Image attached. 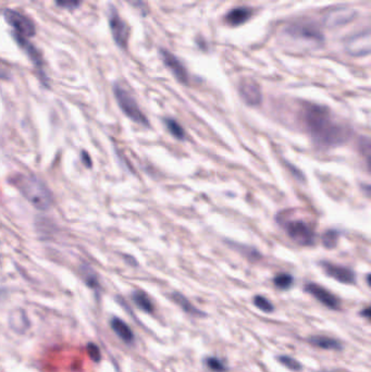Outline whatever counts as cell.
<instances>
[{"instance_id":"9c48e42d","label":"cell","mask_w":371,"mask_h":372,"mask_svg":"<svg viewBox=\"0 0 371 372\" xmlns=\"http://www.w3.org/2000/svg\"><path fill=\"white\" fill-rule=\"evenodd\" d=\"M287 32L290 35L294 37H298V39H305L313 42H322L323 36L320 30L316 27L315 24L309 22H298L291 24L287 29Z\"/></svg>"},{"instance_id":"ffe728a7","label":"cell","mask_w":371,"mask_h":372,"mask_svg":"<svg viewBox=\"0 0 371 372\" xmlns=\"http://www.w3.org/2000/svg\"><path fill=\"white\" fill-rule=\"evenodd\" d=\"M357 147L364 162H366L369 172L371 173V140L366 137H361L357 143Z\"/></svg>"},{"instance_id":"ac0fdd59","label":"cell","mask_w":371,"mask_h":372,"mask_svg":"<svg viewBox=\"0 0 371 372\" xmlns=\"http://www.w3.org/2000/svg\"><path fill=\"white\" fill-rule=\"evenodd\" d=\"M132 298H133V301L135 302V305L141 308L142 310L145 312H153L154 311V305L152 300L149 299L146 293H144L143 291H136L133 294H132Z\"/></svg>"},{"instance_id":"52a82bcc","label":"cell","mask_w":371,"mask_h":372,"mask_svg":"<svg viewBox=\"0 0 371 372\" xmlns=\"http://www.w3.org/2000/svg\"><path fill=\"white\" fill-rule=\"evenodd\" d=\"M238 92L245 103L249 106H259L262 102V94L259 84L250 78H245L240 82Z\"/></svg>"},{"instance_id":"83f0119b","label":"cell","mask_w":371,"mask_h":372,"mask_svg":"<svg viewBox=\"0 0 371 372\" xmlns=\"http://www.w3.org/2000/svg\"><path fill=\"white\" fill-rule=\"evenodd\" d=\"M56 4L59 6V7L64 8V9H70L74 10L80 7L81 5V0H55Z\"/></svg>"},{"instance_id":"4fadbf2b","label":"cell","mask_w":371,"mask_h":372,"mask_svg":"<svg viewBox=\"0 0 371 372\" xmlns=\"http://www.w3.org/2000/svg\"><path fill=\"white\" fill-rule=\"evenodd\" d=\"M161 58L163 60V64H165L169 69L170 71L173 73V75L179 82L181 83L187 84L188 82V74L185 67L183 64L171 53H169L168 50H161Z\"/></svg>"},{"instance_id":"7402d4cb","label":"cell","mask_w":371,"mask_h":372,"mask_svg":"<svg viewBox=\"0 0 371 372\" xmlns=\"http://www.w3.org/2000/svg\"><path fill=\"white\" fill-rule=\"evenodd\" d=\"M82 275H83V279L85 283L89 285L91 288H98L99 287V281L97 274L94 272V271L90 267H84L82 269Z\"/></svg>"},{"instance_id":"484cf974","label":"cell","mask_w":371,"mask_h":372,"mask_svg":"<svg viewBox=\"0 0 371 372\" xmlns=\"http://www.w3.org/2000/svg\"><path fill=\"white\" fill-rule=\"evenodd\" d=\"M279 361H280L282 364H284L286 368L291 369V370H293V371H299V370L301 369L300 363H299L297 360H295V359L292 358V357H288V356H280V357H279Z\"/></svg>"},{"instance_id":"603a6c76","label":"cell","mask_w":371,"mask_h":372,"mask_svg":"<svg viewBox=\"0 0 371 372\" xmlns=\"http://www.w3.org/2000/svg\"><path fill=\"white\" fill-rule=\"evenodd\" d=\"M273 283L280 289H287L293 284V276L288 273H281L274 277Z\"/></svg>"},{"instance_id":"7c38bea8","label":"cell","mask_w":371,"mask_h":372,"mask_svg":"<svg viewBox=\"0 0 371 372\" xmlns=\"http://www.w3.org/2000/svg\"><path fill=\"white\" fill-rule=\"evenodd\" d=\"M321 267L326 274L338 282L345 283V284H353V283H355V273L346 267L337 266V264L326 261L321 262Z\"/></svg>"},{"instance_id":"5b68a950","label":"cell","mask_w":371,"mask_h":372,"mask_svg":"<svg viewBox=\"0 0 371 372\" xmlns=\"http://www.w3.org/2000/svg\"><path fill=\"white\" fill-rule=\"evenodd\" d=\"M5 20L14 29L12 35L21 36L24 39H30L35 35V25L31 19L25 17L16 10L6 9L4 11Z\"/></svg>"},{"instance_id":"f546056e","label":"cell","mask_w":371,"mask_h":372,"mask_svg":"<svg viewBox=\"0 0 371 372\" xmlns=\"http://www.w3.org/2000/svg\"><path fill=\"white\" fill-rule=\"evenodd\" d=\"M82 158H83V162L85 163V166H87V167L92 166L91 158H90V156H89V154L86 153V151H83V153H82Z\"/></svg>"},{"instance_id":"3957f363","label":"cell","mask_w":371,"mask_h":372,"mask_svg":"<svg viewBox=\"0 0 371 372\" xmlns=\"http://www.w3.org/2000/svg\"><path fill=\"white\" fill-rule=\"evenodd\" d=\"M113 93H115L119 107L124 112L125 116H128L132 121L138 124H142L144 127H149V121L146 116L144 115L143 111L140 109V106L137 105L136 100L128 91H125L120 85H115Z\"/></svg>"},{"instance_id":"8992f818","label":"cell","mask_w":371,"mask_h":372,"mask_svg":"<svg viewBox=\"0 0 371 372\" xmlns=\"http://www.w3.org/2000/svg\"><path fill=\"white\" fill-rule=\"evenodd\" d=\"M109 27L113 40H115L117 45L121 48H127L130 37V29L115 8L110 10Z\"/></svg>"},{"instance_id":"277c9868","label":"cell","mask_w":371,"mask_h":372,"mask_svg":"<svg viewBox=\"0 0 371 372\" xmlns=\"http://www.w3.org/2000/svg\"><path fill=\"white\" fill-rule=\"evenodd\" d=\"M282 223L288 237L300 246H310L315 243V232L303 220H285Z\"/></svg>"},{"instance_id":"ba28073f","label":"cell","mask_w":371,"mask_h":372,"mask_svg":"<svg viewBox=\"0 0 371 372\" xmlns=\"http://www.w3.org/2000/svg\"><path fill=\"white\" fill-rule=\"evenodd\" d=\"M14 37H15V40H16L18 45L24 50L25 54L29 56V58L31 59V61L33 62V65L35 66L37 73H39L40 79L42 80L43 83L47 85V78H46V74H45V72H44V69H43L44 65H43V58H42L41 53L36 49V47L34 45H32V44L29 42V39H24V37L17 36V35H14Z\"/></svg>"},{"instance_id":"e0dca14e","label":"cell","mask_w":371,"mask_h":372,"mask_svg":"<svg viewBox=\"0 0 371 372\" xmlns=\"http://www.w3.org/2000/svg\"><path fill=\"white\" fill-rule=\"evenodd\" d=\"M309 343L313 346H317L319 348L323 349H332V350H341L342 344L338 340L331 338L328 336H311L309 339Z\"/></svg>"},{"instance_id":"44dd1931","label":"cell","mask_w":371,"mask_h":372,"mask_svg":"<svg viewBox=\"0 0 371 372\" xmlns=\"http://www.w3.org/2000/svg\"><path fill=\"white\" fill-rule=\"evenodd\" d=\"M166 125H167V129L168 131L171 133L175 138H178V140H184L185 137V131L184 129L181 127V125L175 121V120H172V119H167L166 120Z\"/></svg>"},{"instance_id":"9a60e30c","label":"cell","mask_w":371,"mask_h":372,"mask_svg":"<svg viewBox=\"0 0 371 372\" xmlns=\"http://www.w3.org/2000/svg\"><path fill=\"white\" fill-rule=\"evenodd\" d=\"M110 325H111V329L115 331V333L123 340V342L129 343V344L133 342L134 333L123 320L116 318V317L112 318L110 321Z\"/></svg>"},{"instance_id":"2e32d148","label":"cell","mask_w":371,"mask_h":372,"mask_svg":"<svg viewBox=\"0 0 371 372\" xmlns=\"http://www.w3.org/2000/svg\"><path fill=\"white\" fill-rule=\"evenodd\" d=\"M353 18V12L348 9H336L331 11L326 18V22L331 27H335V25L345 24Z\"/></svg>"},{"instance_id":"d6a6232c","label":"cell","mask_w":371,"mask_h":372,"mask_svg":"<svg viewBox=\"0 0 371 372\" xmlns=\"http://www.w3.org/2000/svg\"><path fill=\"white\" fill-rule=\"evenodd\" d=\"M364 190H366L369 194H371V186H367V187H364Z\"/></svg>"},{"instance_id":"5bb4252c","label":"cell","mask_w":371,"mask_h":372,"mask_svg":"<svg viewBox=\"0 0 371 372\" xmlns=\"http://www.w3.org/2000/svg\"><path fill=\"white\" fill-rule=\"evenodd\" d=\"M251 15H253V11L247 7L234 8L229 11L228 15L225 16V22L231 27H238V25L248 21Z\"/></svg>"},{"instance_id":"4316f807","label":"cell","mask_w":371,"mask_h":372,"mask_svg":"<svg viewBox=\"0 0 371 372\" xmlns=\"http://www.w3.org/2000/svg\"><path fill=\"white\" fill-rule=\"evenodd\" d=\"M206 364H207V367L211 369L212 371H215V372H225L226 371V368L224 367V364L221 361H220L218 358H215V357L207 358L206 359Z\"/></svg>"},{"instance_id":"cb8c5ba5","label":"cell","mask_w":371,"mask_h":372,"mask_svg":"<svg viewBox=\"0 0 371 372\" xmlns=\"http://www.w3.org/2000/svg\"><path fill=\"white\" fill-rule=\"evenodd\" d=\"M337 237H338V233L336 231L330 230V231L324 232V234L321 237V241H322L324 247L329 248V249L334 248L336 242H337Z\"/></svg>"},{"instance_id":"d6986e66","label":"cell","mask_w":371,"mask_h":372,"mask_svg":"<svg viewBox=\"0 0 371 372\" xmlns=\"http://www.w3.org/2000/svg\"><path fill=\"white\" fill-rule=\"evenodd\" d=\"M172 298L182 309H183L185 312L191 313V314H193V316H198V317L204 316V313L200 310H198L196 307H194L190 302V300H188L186 297H184V296L182 294L174 293V294H172Z\"/></svg>"},{"instance_id":"6da1fadb","label":"cell","mask_w":371,"mask_h":372,"mask_svg":"<svg viewBox=\"0 0 371 372\" xmlns=\"http://www.w3.org/2000/svg\"><path fill=\"white\" fill-rule=\"evenodd\" d=\"M301 122L313 144L321 149H331L347 142L350 130L324 106L308 103L301 110Z\"/></svg>"},{"instance_id":"30bf717a","label":"cell","mask_w":371,"mask_h":372,"mask_svg":"<svg viewBox=\"0 0 371 372\" xmlns=\"http://www.w3.org/2000/svg\"><path fill=\"white\" fill-rule=\"evenodd\" d=\"M346 49L353 56L371 54V31L351 37L346 44Z\"/></svg>"},{"instance_id":"d4e9b609","label":"cell","mask_w":371,"mask_h":372,"mask_svg":"<svg viewBox=\"0 0 371 372\" xmlns=\"http://www.w3.org/2000/svg\"><path fill=\"white\" fill-rule=\"evenodd\" d=\"M254 304L257 308H259L260 310L265 312H271L273 310V306L267 298L262 297V296H255L254 298Z\"/></svg>"},{"instance_id":"7a4b0ae2","label":"cell","mask_w":371,"mask_h":372,"mask_svg":"<svg viewBox=\"0 0 371 372\" xmlns=\"http://www.w3.org/2000/svg\"><path fill=\"white\" fill-rule=\"evenodd\" d=\"M12 183L36 209L47 210L52 207L53 194L45 183L36 175L18 174Z\"/></svg>"},{"instance_id":"1f68e13d","label":"cell","mask_w":371,"mask_h":372,"mask_svg":"<svg viewBox=\"0 0 371 372\" xmlns=\"http://www.w3.org/2000/svg\"><path fill=\"white\" fill-rule=\"evenodd\" d=\"M367 282H368L369 286L371 287V274H368V276H367Z\"/></svg>"},{"instance_id":"f1b7e54d","label":"cell","mask_w":371,"mask_h":372,"mask_svg":"<svg viewBox=\"0 0 371 372\" xmlns=\"http://www.w3.org/2000/svg\"><path fill=\"white\" fill-rule=\"evenodd\" d=\"M87 352H89L90 357L93 359L94 361H99L100 358H102V354H100L98 346L94 343H90L89 345H87Z\"/></svg>"},{"instance_id":"8fae6325","label":"cell","mask_w":371,"mask_h":372,"mask_svg":"<svg viewBox=\"0 0 371 372\" xmlns=\"http://www.w3.org/2000/svg\"><path fill=\"white\" fill-rule=\"evenodd\" d=\"M305 291L330 309H337L339 307V300L336 296L316 283H307L305 285Z\"/></svg>"},{"instance_id":"4dcf8cb0","label":"cell","mask_w":371,"mask_h":372,"mask_svg":"<svg viewBox=\"0 0 371 372\" xmlns=\"http://www.w3.org/2000/svg\"><path fill=\"white\" fill-rule=\"evenodd\" d=\"M360 314H361L362 317L367 318L368 320L371 321V306H370V307H367V308H364L363 310H361Z\"/></svg>"}]
</instances>
